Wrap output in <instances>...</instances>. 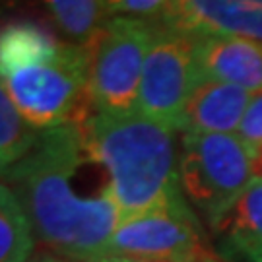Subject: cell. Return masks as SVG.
Returning a JSON list of instances; mask_svg holds the SVG:
<instances>
[{
	"mask_svg": "<svg viewBox=\"0 0 262 262\" xmlns=\"http://www.w3.org/2000/svg\"><path fill=\"white\" fill-rule=\"evenodd\" d=\"M92 161L80 124H66L41 130L26 158L0 171V183L16 194L28 215L35 243L49 253L94 260L107 253L121 224L109 188L84 194L74 187L80 169Z\"/></svg>",
	"mask_w": 262,
	"mask_h": 262,
	"instance_id": "6da1fadb",
	"label": "cell"
},
{
	"mask_svg": "<svg viewBox=\"0 0 262 262\" xmlns=\"http://www.w3.org/2000/svg\"><path fill=\"white\" fill-rule=\"evenodd\" d=\"M80 130L90 158L107 173L121 222L187 200L179 177L175 130L138 111L94 113Z\"/></svg>",
	"mask_w": 262,
	"mask_h": 262,
	"instance_id": "7a4b0ae2",
	"label": "cell"
},
{
	"mask_svg": "<svg viewBox=\"0 0 262 262\" xmlns=\"http://www.w3.org/2000/svg\"><path fill=\"white\" fill-rule=\"evenodd\" d=\"M21 117L37 130L82 124L94 115L84 45L64 43L56 55L0 76Z\"/></svg>",
	"mask_w": 262,
	"mask_h": 262,
	"instance_id": "3957f363",
	"label": "cell"
},
{
	"mask_svg": "<svg viewBox=\"0 0 262 262\" xmlns=\"http://www.w3.org/2000/svg\"><path fill=\"white\" fill-rule=\"evenodd\" d=\"M183 194L220 233L254 179L253 158L235 134L183 132L179 144Z\"/></svg>",
	"mask_w": 262,
	"mask_h": 262,
	"instance_id": "277c9868",
	"label": "cell"
},
{
	"mask_svg": "<svg viewBox=\"0 0 262 262\" xmlns=\"http://www.w3.org/2000/svg\"><path fill=\"white\" fill-rule=\"evenodd\" d=\"M154 33V19L109 18L84 43L88 92L95 113L136 111L142 68Z\"/></svg>",
	"mask_w": 262,
	"mask_h": 262,
	"instance_id": "5b68a950",
	"label": "cell"
},
{
	"mask_svg": "<svg viewBox=\"0 0 262 262\" xmlns=\"http://www.w3.org/2000/svg\"><path fill=\"white\" fill-rule=\"evenodd\" d=\"M202 80L196 37L156 21V33L142 68L136 111L181 132L188 99Z\"/></svg>",
	"mask_w": 262,
	"mask_h": 262,
	"instance_id": "8992f818",
	"label": "cell"
},
{
	"mask_svg": "<svg viewBox=\"0 0 262 262\" xmlns=\"http://www.w3.org/2000/svg\"><path fill=\"white\" fill-rule=\"evenodd\" d=\"M105 254L150 262H202L215 253L185 200L122 220Z\"/></svg>",
	"mask_w": 262,
	"mask_h": 262,
	"instance_id": "52a82bcc",
	"label": "cell"
},
{
	"mask_svg": "<svg viewBox=\"0 0 262 262\" xmlns=\"http://www.w3.org/2000/svg\"><path fill=\"white\" fill-rule=\"evenodd\" d=\"M154 21L192 37L233 35L262 43V0H169Z\"/></svg>",
	"mask_w": 262,
	"mask_h": 262,
	"instance_id": "ba28073f",
	"label": "cell"
},
{
	"mask_svg": "<svg viewBox=\"0 0 262 262\" xmlns=\"http://www.w3.org/2000/svg\"><path fill=\"white\" fill-rule=\"evenodd\" d=\"M198 64L204 80H217L243 88L251 94L262 92V43L233 35L196 37Z\"/></svg>",
	"mask_w": 262,
	"mask_h": 262,
	"instance_id": "9c48e42d",
	"label": "cell"
},
{
	"mask_svg": "<svg viewBox=\"0 0 262 262\" xmlns=\"http://www.w3.org/2000/svg\"><path fill=\"white\" fill-rule=\"evenodd\" d=\"M253 95L239 85L217 80H202L188 99L181 132L237 134L245 111L253 101Z\"/></svg>",
	"mask_w": 262,
	"mask_h": 262,
	"instance_id": "30bf717a",
	"label": "cell"
},
{
	"mask_svg": "<svg viewBox=\"0 0 262 262\" xmlns=\"http://www.w3.org/2000/svg\"><path fill=\"white\" fill-rule=\"evenodd\" d=\"M224 249L247 262H262V177L251 181L220 229Z\"/></svg>",
	"mask_w": 262,
	"mask_h": 262,
	"instance_id": "8fae6325",
	"label": "cell"
},
{
	"mask_svg": "<svg viewBox=\"0 0 262 262\" xmlns=\"http://www.w3.org/2000/svg\"><path fill=\"white\" fill-rule=\"evenodd\" d=\"M62 41L37 21L16 19L0 28V76L16 68L43 60L62 49Z\"/></svg>",
	"mask_w": 262,
	"mask_h": 262,
	"instance_id": "7c38bea8",
	"label": "cell"
},
{
	"mask_svg": "<svg viewBox=\"0 0 262 262\" xmlns=\"http://www.w3.org/2000/svg\"><path fill=\"white\" fill-rule=\"evenodd\" d=\"M35 235L16 194L0 183V262H28L35 253Z\"/></svg>",
	"mask_w": 262,
	"mask_h": 262,
	"instance_id": "4fadbf2b",
	"label": "cell"
},
{
	"mask_svg": "<svg viewBox=\"0 0 262 262\" xmlns=\"http://www.w3.org/2000/svg\"><path fill=\"white\" fill-rule=\"evenodd\" d=\"M41 130L33 128L18 111L0 82V171L24 159L37 144Z\"/></svg>",
	"mask_w": 262,
	"mask_h": 262,
	"instance_id": "5bb4252c",
	"label": "cell"
},
{
	"mask_svg": "<svg viewBox=\"0 0 262 262\" xmlns=\"http://www.w3.org/2000/svg\"><path fill=\"white\" fill-rule=\"evenodd\" d=\"M56 26L78 45H84L109 19L103 0H45Z\"/></svg>",
	"mask_w": 262,
	"mask_h": 262,
	"instance_id": "9a60e30c",
	"label": "cell"
},
{
	"mask_svg": "<svg viewBox=\"0 0 262 262\" xmlns=\"http://www.w3.org/2000/svg\"><path fill=\"white\" fill-rule=\"evenodd\" d=\"M235 136L243 142L253 159L262 154V92L253 95V101L245 111Z\"/></svg>",
	"mask_w": 262,
	"mask_h": 262,
	"instance_id": "2e32d148",
	"label": "cell"
},
{
	"mask_svg": "<svg viewBox=\"0 0 262 262\" xmlns=\"http://www.w3.org/2000/svg\"><path fill=\"white\" fill-rule=\"evenodd\" d=\"M88 262H150V260H138V258H126V256H117V254H101L94 260Z\"/></svg>",
	"mask_w": 262,
	"mask_h": 262,
	"instance_id": "e0dca14e",
	"label": "cell"
},
{
	"mask_svg": "<svg viewBox=\"0 0 262 262\" xmlns=\"http://www.w3.org/2000/svg\"><path fill=\"white\" fill-rule=\"evenodd\" d=\"M28 262H55V254L45 251V249H39V251L33 253V256Z\"/></svg>",
	"mask_w": 262,
	"mask_h": 262,
	"instance_id": "ac0fdd59",
	"label": "cell"
},
{
	"mask_svg": "<svg viewBox=\"0 0 262 262\" xmlns=\"http://www.w3.org/2000/svg\"><path fill=\"white\" fill-rule=\"evenodd\" d=\"M55 262H84V260H76V258H66V256H58V254H55Z\"/></svg>",
	"mask_w": 262,
	"mask_h": 262,
	"instance_id": "d6986e66",
	"label": "cell"
},
{
	"mask_svg": "<svg viewBox=\"0 0 262 262\" xmlns=\"http://www.w3.org/2000/svg\"><path fill=\"white\" fill-rule=\"evenodd\" d=\"M202 262H224V260H222V258H217V256L214 254V256H210V258H206V260H202Z\"/></svg>",
	"mask_w": 262,
	"mask_h": 262,
	"instance_id": "ffe728a7",
	"label": "cell"
}]
</instances>
